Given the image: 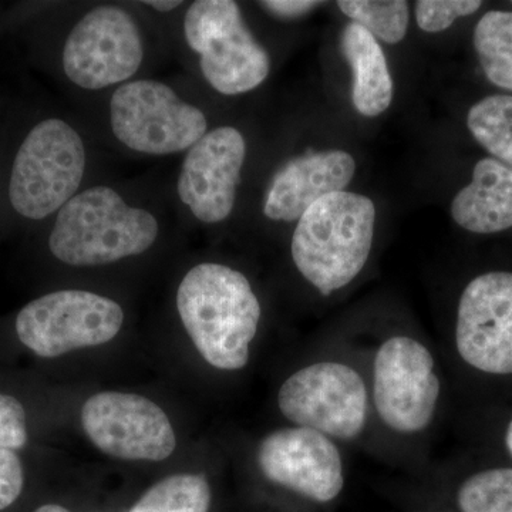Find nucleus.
<instances>
[{"label":"nucleus","instance_id":"18","mask_svg":"<svg viewBox=\"0 0 512 512\" xmlns=\"http://www.w3.org/2000/svg\"><path fill=\"white\" fill-rule=\"evenodd\" d=\"M474 49L487 79L512 92V12L485 13L474 29Z\"/></svg>","mask_w":512,"mask_h":512},{"label":"nucleus","instance_id":"10","mask_svg":"<svg viewBox=\"0 0 512 512\" xmlns=\"http://www.w3.org/2000/svg\"><path fill=\"white\" fill-rule=\"evenodd\" d=\"M373 396L380 419L390 429L403 434L426 429L440 396L429 349L407 336L386 340L375 359Z\"/></svg>","mask_w":512,"mask_h":512},{"label":"nucleus","instance_id":"25","mask_svg":"<svg viewBox=\"0 0 512 512\" xmlns=\"http://www.w3.org/2000/svg\"><path fill=\"white\" fill-rule=\"evenodd\" d=\"M25 476L16 453L0 448V511L10 507L22 494Z\"/></svg>","mask_w":512,"mask_h":512},{"label":"nucleus","instance_id":"6","mask_svg":"<svg viewBox=\"0 0 512 512\" xmlns=\"http://www.w3.org/2000/svg\"><path fill=\"white\" fill-rule=\"evenodd\" d=\"M110 114L117 140L150 156L180 153L207 134L204 113L154 80L119 87L111 97Z\"/></svg>","mask_w":512,"mask_h":512},{"label":"nucleus","instance_id":"28","mask_svg":"<svg viewBox=\"0 0 512 512\" xmlns=\"http://www.w3.org/2000/svg\"><path fill=\"white\" fill-rule=\"evenodd\" d=\"M35 512H72L67 510V508L62 507V505L57 504H46L42 505V507L37 508Z\"/></svg>","mask_w":512,"mask_h":512},{"label":"nucleus","instance_id":"16","mask_svg":"<svg viewBox=\"0 0 512 512\" xmlns=\"http://www.w3.org/2000/svg\"><path fill=\"white\" fill-rule=\"evenodd\" d=\"M451 217L474 234L512 228V168L493 157L478 161L473 180L451 202Z\"/></svg>","mask_w":512,"mask_h":512},{"label":"nucleus","instance_id":"12","mask_svg":"<svg viewBox=\"0 0 512 512\" xmlns=\"http://www.w3.org/2000/svg\"><path fill=\"white\" fill-rule=\"evenodd\" d=\"M456 345L474 369L511 375V272H488L467 285L458 303Z\"/></svg>","mask_w":512,"mask_h":512},{"label":"nucleus","instance_id":"13","mask_svg":"<svg viewBox=\"0 0 512 512\" xmlns=\"http://www.w3.org/2000/svg\"><path fill=\"white\" fill-rule=\"evenodd\" d=\"M258 466L272 483L316 503H329L343 490L339 448L319 431L295 427L276 430L262 440Z\"/></svg>","mask_w":512,"mask_h":512},{"label":"nucleus","instance_id":"5","mask_svg":"<svg viewBox=\"0 0 512 512\" xmlns=\"http://www.w3.org/2000/svg\"><path fill=\"white\" fill-rule=\"evenodd\" d=\"M188 46L200 55L201 72L217 92L235 96L261 86L271 59L251 35L238 3L198 0L184 19Z\"/></svg>","mask_w":512,"mask_h":512},{"label":"nucleus","instance_id":"23","mask_svg":"<svg viewBox=\"0 0 512 512\" xmlns=\"http://www.w3.org/2000/svg\"><path fill=\"white\" fill-rule=\"evenodd\" d=\"M481 6L480 0H419L416 2L417 25L423 32H443L456 19L473 15Z\"/></svg>","mask_w":512,"mask_h":512},{"label":"nucleus","instance_id":"27","mask_svg":"<svg viewBox=\"0 0 512 512\" xmlns=\"http://www.w3.org/2000/svg\"><path fill=\"white\" fill-rule=\"evenodd\" d=\"M147 6H151V8L158 10V12H171V10L177 9L178 6L183 5V2L180 0H148L146 2Z\"/></svg>","mask_w":512,"mask_h":512},{"label":"nucleus","instance_id":"11","mask_svg":"<svg viewBox=\"0 0 512 512\" xmlns=\"http://www.w3.org/2000/svg\"><path fill=\"white\" fill-rule=\"evenodd\" d=\"M80 419L94 446L121 460L163 461L177 446L167 414L140 394H94L84 403Z\"/></svg>","mask_w":512,"mask_h":512},{"label":"nucleus","instance_id":"3","mask_svg":"<svg viewBox=\"0 0 512 512\" xmlns=\"http://www.w3.org/2000/svg\"><path fill=\"white\" fill-rule=\"evenodd\" d=\"M158 229L150 212L130 207L109 187H93L59 211L49 248L67 265H106L146 252Z\"/></svg>","mask_w":512,"mask_h":512},{"label":"nucleus","instance_id":"9","mask_svg":"<svg viewBox=\"0 0 512 512\" xmlns=\"http://www.w3.org/2000/svg\"><path fill=\"white\" fill-rule=\"evenodd\" d=\"M143 57V39L134 19L117 6H99L67 37L63 69L82 89L100 90L133 77Z\"/></svg>","mask_w":512,"mask_h":512},{"label":"nucleus","instance_id":"7","mask_svg":"<svg viewBox=\"0 0 512 512\" xmlns=\"http://www.w3.org/2000/svg\"><path fill=\"white\" fill-rule=\"evenodd\" d=\"M123 322V309L113 299L87 291H59L28 303L16 318V333L37 356L52 359L110 342Z\"/></svg>","mask_w":512,"mask_h":512},{"label":"nucleus","instance_id":"17","mask_svg":"<svg viewBox=\"0 0 512 512\" xmlns=\"http://www.w3.org/2000/svg\"><path fill=\"white\" fill-rule=\"evenodd\" d=\"M340 47L353 72L352 100L356 110L366 117L380 116L393 100V80L382 47L356 23L343 30Z\"/></svg>","mask_w":512,"mask_h":512},{"label":"nucleus","instance_id":"20","mask_svg":"<svg viewBox=\"0 0 512 512\" xmlns=\"http://www.w3.org/2000/svg\"><path fill=\"white\" fill-rule=\"evenodd\" d=\"M211 488L198 474H177L153 485L130 512H208Z\"/></svg>","mask_w":512,"mask_h":512},{"label":"nucleus","instance_id":"14","mask_svg":"<svg viewBox=\"0 0 512 512\" xmlns=\"http://www.w3.org/2000/svg\"><path fill=\"white\" fill-rule=\"evenodd\" d=\"M247 144L234 127L205 134L190 148L178 177V195L205 224L227 220L234 210Z\"/></svg>","mask_w":512,"mask_h":512},{"label":"nucleus","instance_id":"24","mask_svg":"<svg viewBox=\"0 0 512 512\" xmlns=\"http://www.w3.org/2000/svg\"><path fill=\"white\" fill-rule=\"evenodd\" d=\"M28 443V426L22 403L0 393V448L20 450Z\"/></svg>","mask_w":512,"mask_h":512},{"label":"nucleus","instance_id":"4","mask_svg":"<svg viewBox=\"0 0 512 512\" xmlns=\"http://www.w3.org/2000/svg\"><path fill=\"white\" fill-rule=\"evenodd\" d=\"M86 148L66 121H40L20 146L10 175L9 198L18 214L43 220L60 211L82 184Z\"/></svg>","mask_w":512,"mask_h":512},{"label":"nucleus","instance_id":"1","mask_svg":"<svg viewBox=\"0 0 512 512\" xmlns=\"http://www.w3.org/2000/svg\"><path fill=\"white\" fill-rule=\"evenodd\" d=\"M177 308L192 343L211 366H247L261 305L241 272L220 264L194 266L178 286Z\"/></svg>","mask_w":512,"mask_h":512},{"label":"nucleus","instance_id":"19","mask_svg":"<svg viewBox=\"0 0 512 512\" xmlns=\"http://www.w3.org/2000/svg\"><path fill=\"white\" fill-rule=\"evenodd\" d=\"M467 126L494 160L512 168V96L494 94L471 107Z\"/></svg>","mask_w":512,"mask_h":512},{"label":"nucleus","instance_id":"15","mask_svg":"<svg viewBox=\"0 0 512 512\" xmlns=\"http://www.w3.org/2000/svg\"><path fill=\"white\" fill-rule=\"evenodd\" d=\"M355 158L332 150L295 158L276 173L269 185L264 214L274 221H299L315 202L345 191L355 175Z\"/></svg>","mask_w":512,"mask_h":512},{"label":"nucleus","instance_id":"22","mask_svg":"<svg viewBox=\"0 0 512 512\" xmlns=\"http://www.w3.org/2000/svg\"><path fill=\"white\" fill-rule=\"evenodd\" d=\"M457 501L463 512H512V468L474 474L461 485Z\"/></svg>","mask_w":512,"mask_h":512},{"label":"nucleus","instance_id":"2","mask_svg":"<svg viewBox=\"0 0 512 512\" xmlns=\"http://www.w3.org/2000/svg\"><path fill=\"white\" fill-rule=\"evenodd\" d=\"M375 224V204L365 195H326L299 218L293 232L296 268L322 295L345 288L365 268Z\"/></svg>","mask_w":512,"mask_h":512},{"label":"nucleus","instance_id":"8","mask_svg":"<svg viewBox=\"0 0 512 512\" xmlns=\"http://www.w3.org/2000/svg\"><path fill=\"white\" fill-rule=\"evenodd\" d=\"M278 406L286 419L298 427L352 440L366 426V384L348 365L315 363L293 373L282 384Z\"/></svg>","mask_w":512,"mask_h":512},{"label":"nucleus","instance_id":"29","mask_svg":"<svg viewBox=\"0 0 512 512\" xmlns=\"http://www.w3.org/2000/svg\"><path fill=\"white\" fill-rule=\"evenodd\" d=\"M505 443H507L508 450H510L512 456V420L510 426H508L507 436H505Z\"/></svg>","mask_w":512,"mask_h":512},{"label":"nucleus","instance_id":"21","mask_svg":"<svg viewBox=\"0 0 512 512\" xmlns=\"http://www.w3.org/2000/svg\"><path fill=\"white\" fill-rule=\"evenodd\" d=\"M338 6L353 23L389 45L402 42L409 28V5L404 0H342Z\"/></svg>","mask_w":512,"mask_h":512},{"label":"nucleus","instance_id":"26","mask_svg":"<svg viewBox=\"0 0 512 512\" xmlns=\"http://www.w3.org/2000/svg\"><path fill=\"white\" fill-rule=\"evenodd\" d=\"M320 5L322 3L309 2V0H269L261 3L262 8L271 12L272 15L284 19L299 18Z\"/></svg>","mask_w":512,"mask_h":512}]
</instances>
